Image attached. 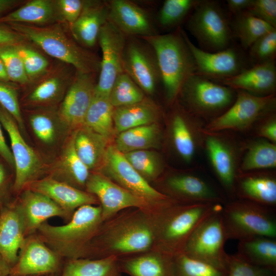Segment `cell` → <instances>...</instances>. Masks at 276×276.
<instances>
[{
    "label": "cell",
    "instance_id": "1",
    "mask_svg": "<svg viewBox=\"0 0 276 276\" xmlns=\"http://www.w3.org/2000/svg\"><path fill=\"white\" fill-rule=\"evenodd\" d=\"M154 247V235L149 210L128 208L103 221L84 258H120Z\"/></svg>",
    "mask_w": 276,
    "mask_h": 276
},
{
    "label": "cell",
    "instance_id": "2",
    "mask_svg": "<svg viewBox=\"0 0 276 276\" xmlns=\"http://www.w3.org/2000/svg\"><path fill=\"white\" fill-rule=\"evenodd\" d=\"M223 204L213 203H181L173 201L151 209L154 247L171 255L182 252L188 239L208 216Z\"/></svg>",
    "mask_w": 276,
    "mask_h": 276
},
{
    "label": "cell",
    "instance_id": "3",
    "mask_svg": "<svg viewBox=\"0 0 276 276\" xmlns=\"http://www.w3.org/2000/svg\"><path fill=\"white\" fill-rule=\"evenodd\" d=\"M103 221L99 205H85L77 209L66 224L55 226L46 221L35 234L63 260L84 258Z\"/></svg>",
    "mask_w": 276,
    "mask_h": 276
},
{
    "label": "cell",
    "instance_id": "4",
    "mask_svg": "<svg viewBox=\"0 0 276 276\" xmlns=\"http://www.w3.org/2000/svg\"><path fill=\"white\" fill-rule=\"evenodd\" d=\"M24 40L32 42L50 56L72 66L77 72H100V60L70 36L59 23L36 26L20 23L7 24Z\"/></svg>",
    "mask_w": 276,
    "mask_h": 276
},
{
    "label": "cell",
    "instance_id": "5",
    "mask_svg": "<svg viewBox=\"0 0 276 276\" xmlns=\"http://www.w3.org/2000/svg\"><path fill=\"white\" fill-rule=\"evenodd\" d=\"M181 30L178 27L172 33L142 37L155 53L166 98L170 104L176 100L185 81L196 71Z\"/></svg>",
    "mask_w": 276,
    "mask_h": 276
},
{
    "label": "cell",
    "instance_id": "6",
    "mask_svg": "<svg viewBox=\"0 0 276 276\" xmlns=\"http://www.w3.org/2000/svg\"><path fill=\"white\" fill-rule=\"evenodd\" d=\"M236 90L195 73L183 83L176 99L206 123L225 112L236 97Z\"/></svg>",
    "mask_w": 276,
    "mask_h": 276
},
{
    "label": "cell",
    "instance_id": "7",
    "mask_svg": "<svg viewBox=\"0 0 276 276\" xmlns=\"http://www.w3.org/2000/svg\"><path fill=\"white\" fill-rule=\"evenodd\" d=\"M274 210L239 199L226 202L221 214L228 239L240 240L254 236L276 238Z\"/></svg>",
    "mask_w": 276,
    "mask_h": 276
},
{
    "label": "cell",
    "instance_id": "8",
    "mask_svg": "<svg viewBox=\"0 0 276 276\" xmlns=\"http://www.w3.org/2000/svg\"><path fill=\"white\" fill-rule=\"evenodd\" d=\"M186 28L204 51L217 52L232 45L229 17L216 1L199 0L187 19Z\"/></svg>",
    "mask_w": 276,
    "mask_h": 276
},
{
    "label": "cell",
    "instance_id": "9",
    "mask_svg": "<svg viewBox=\"0 0 276 276\" xmlns=\"http://www.w3.org/2000/svg\"><path fill=\"white\" fill-rule=\"evenodd\" d=\"M235 100L222 114L206 123L204 130L210 132L245 131L268 114L275 111V95L257 96L237 90Z\"/></svg>",
    "mask_w": 276,
    "mask_h": 276
},
{
    "label": "cell",
    "instance_id": "10",
    "mask_svg": "<svg viewBox=\"0 0 276 276\" xmlns=\"http://www.w3.org/2000/svg\"><path fill=\"white\" fill-rule=\"evenodd\" d=\"M95 171L143 198L152 209L175 201L144 179L114 145L108 146L101 165Z\"/></svg>",
    "mask_w": 276,
    "mask_h": 276
},
{
    "label": "cell",
    "instance_id": "11",
    "mask_svg": "<svg viewBox=\"0 0 276 276\" xmlns=\"http://www.w3.org/2000/svg\"><path fill=\"white\" fill-rule=\"evenodd\" d=\"M203 133V148L212 169L225 192L234 200L243 145H239L225 131L210 132L204 129Z\"/></svg>",
    "mask_w": 276,
    "mask_h": 276
},
{
    "label": "cell",
    "instance_id": "12",
    "mask_svg": "<svg viewBox=\"0 0 276 276\" xmlns=\"http://www.w3.org/2000/svg\"><path fill=\"white\" fill-rule=\"evenodd\" d=\"M221 210L208 216L196 228L183 250L188 256L227 269V254L224 245L228 240Z\"/></svg>",
    "mask_w": 276,
    "mask_h": 276
},
{
    "label": "cell",
    "instance_id": "13",
    "mask_svg": "<svg viewBox=\"0 0 276 276\" xmlns=\"http://www.w3.org/2000/svg\"><path fill=\"white\" fill-rule=\"evenodd\" d=\"M0 122L10 140L15 165L13 191L18 195L41 178L45 169L39 155L25 141L16 121L1 105Z\"/></svg>",
    "mask_w": 276,
    "mask_h": 276
},
{
    "label": "cell",
    "instance_id": "14",
    "mask_svg": "<svg viewBox=\"0 0 276 276\" xmlns=\"http://www.w3.org/2000/svg\"><path fill=\"white\" fill-rule=\"evenodd\" d=\"M76 72L72 66L61 62L51 65L44 74L28 84V89L19 100L20 106L25 110L58 107Z\"/></svg>",
    "mask_w": 276,
    "mask_h": 276
},
{
    "label": "cell",
    "instance_id": "15",
    "mask_svg": "<svg viewBox=\"0 0 276 276\" xmlns=\"http://www.w3.org/2000/svg\"><path fill=\"white\" fill-rule=\"evenodd\" d=\"M182 35L193 55L196 73L215 81L232 77L247 66V58L241 50L233 44L217 52L204 51L196 47L184 30Z\"/></svg>",
    "mask_w": 276,
    "mask_h": 276
},
{
    "label": "cell",
    "instance_id": "16",
    "mask_svg": "<svg viewBox=\"0 0 276 276\" xmlns=\"http://www.w3.org/2000/svg\"><path fill=\"white\" fill-rule=\"evenodd\" d=\"M169 119V137L179 157L191 164L203 148L204 121L186 109L179 102Z\"/></svg>",
    "mask_w": 276,
    "mask_h": 276
},
{
    "label": "cell",
    "instance_id": "17",
    "mask_svg": "<svg viewBox=\"0 0 276 276\" xmlns=\"http://www.w3.org/2000/svg\"><path fill=\"white\" fill-rule=\"evenodd\" d=\"M98 40L102 51V59L95 94L109 97L115 80L124 72L123 57L127 38L108 20L101 28Z\"/></svg>",
    "mask_w": 276,
    "mask_h": 276
},
{
    "label": "cell",
    "instance_id": "18",
    "mask_svg": "<svg viewBox=\"0 0 276 276\" xmlns=\"http://www.w3.org/2000/svg\"><path fill=\"white\" fill-rule=\"evenodd\" d=\"M85 191L98 199L103 221L128 208L152 209L145 199L98 172H90L86 183Z\"/></svg>",
    "mask_w": 276,
    "mask_h": 276
},
{
    "label": "cell",
    "instance_id": "19",
    "mask_svg": "<svg viewBox=\"0 0 276 276\" xmlns=\"http://www.w3.org/2000/svg\"><path fill=\"white\" fill-rule=\"evenodd\" d=\"M145 42L135 38L127 39L123 68L144 93L152 95L161 82V77L155 53Z\"/></svg>",
    "mask_w": 276,
    "mask_h": 276
},
{
    "label": "cell",
    "instance_id": "20",
    "mask_svg": "<svg viewBox=\"0 0 276 276\" xmlns=\"http://www.w3.org/2000/svg\"><path fill=\"white\" fill-rule=\"evenodd\" d=\"M161 183L162 190L159 191L178 203H226L223 196L196 174H170Z\"/></svg>",
    "mask_w": 276,
    "mask_h": 276
},
{
    "label": "cell",
    "instance_id": "21",
    "mask_svg": "<svg viewBox=\"0 0 276 276\" xmlns=\"http://www.w3.org/2000/svg\"><path fill=\"white\" fill-rule=\"evenodd\" d=\"M63 260L36 235L26 237L10 276L60 274Z\"/></svg>",
    "mask_w": 276,
    "mask_h": 276
},
{
    "label": "cell",
    "instance_id": "22",
    "mask_svg": "<svg viewBox=\"0 0 276 276\" xmlns=\"http://www.w3.org/2000/svg\"><path fill=\"white\" fill-rule=\"evenodd\" d=\"M94 75L76 71L71 84L57 108L59 117L71 132L83 125L95 95L96 84Z\"/></svg>",
    "mask_w": 276,
    "mask_h": 276
},
{
    "label": "cell",
    "instance_id": "23",
    "mask_svg": "<svg viewBox=\"0 0 276 276\" xmlns=\"http://www.w3.org/2000/svg\"><path fill=\"white\" fill-rule=\"evenodd\" d=\"M13 201L26 237L35 234L38 227L50 218L58 217L65 222L72 218L50 198L29 189L23 190Z\"/></svg>",
    "mask_w": 276,
    "mask_h": 276
},
{
    "label": "cell",
    "instance_id": "24",
    "mask_svg": "<svg viewBox=\"0 0 276 276\" xmlns=\"http://www.w3.org/2000/svg\"><path fill=\"white\" fill-rule=\"evenodd\" d=\"M25 189L47 196L71 217L75 211L82 206L99 205L98 199L94 195L49 176L33 182Z\"/></svg>",
    "mask_w": 276,
    "mask_h": 276
},
{
    "label": "cell",
    "instance_id": "25",
    "mask_svg": "<svg viewBox=\"0 0 276 276\" xmlns=\"http://www.w3.org/2000/svg\"><path fill=\"white\" fill-rule=\"evenodd\" d=\"M58 107L27 109L31 131L43 148L53 150L62 146L72 132L59 116Z\"/></svg>",
    "mask_w": 276,
    "mask_h": 276
},
{
    "label": "cell",
    "instance_id": "26",
    "mask_svg": "<svg viewBox=\"0 0 276 276\" xmlns=\"http://www.w3.org/2000/svg\"><path fill=\"white\" fill-rule=\"evenodd\" d=\"M235 194L238 199L275 209V175L269 170L238 173Z\"/></svg>",
    "mask_w": 276,
    "mask_h": 276
},
{
    "label": "cell",
    "instance_id": "27",
    "mask_svg": "<svg viewBox=\"0 0 276 276\" xmlns=\"http://www.w3.org/2000/svg\"><path fill=\"white\" fill-rule=\"evenodd\" d=\"M216 82L257 96L275 95V59L254 64L235 76Z\"/></svg>",
    "mask_w": 276,
    "mask_h": 276
},
{
    "label": "cell",
    "instance_id": "28",
    "mask_svg": "<svg viewBox=\"0 0 276 276\" xmlns=\"http://www.w3.org/2000/svg\"><path fill=\"white\" fill-rule=\"evenodd\" d=\"M108 20L126 36L142 37L157 34L147 12L135 3L127 0L108 2Z\"/></svg>",
    "mask_w": 276,
    "mask_h": 276
},
{
    "label": "cell",
    "instance_id": "29",
    "mask_svg": "<svg viewBox=\"0 0 276 276\" xmlns=\"http://www.w3.org/2000/svg\"><path fill=\"white\" fill-rule=\"evenodd\" d=\"M48 171L47 176L85 191L90 171L76 152L74 131L65 141L58 158Z\"/></svg>",
    "mask_w": 276,
    "mask_h": 276
},
{
    "label": "cell",
    "instance_id": "30",
    "mask_svg": "<svg viewBox=\"0 0 276 276\" xmlns=\"http://www.w3.org/2000/svg\"><path fill=\"white\" fill-rule=\"evenodd\" d=\"M108 2L84 1L82 12L69 27L73 38L81 46L94 47L101 28L108 20Z\"/></svg>",
    "mask_w": 276,
    "mask_h": 276
},
{
    "label": "cell",
    "instance_id": "31",
    "mask_svg": "<svg viewBox=\"0 0 276 276\" xmlns=\"http://www.w3.org/2000/svg\"><path fill=\"white\" fill-rule=\"evenodd\" d=\"M118 263L129 276H173L172 255L156 248L118 258Z\"/></svg>",
    "mask_w": 276,
    "mask_h": 276
},
{
    "label": "cell",
    "instance_id": "32",
    "mask_svg": "<svg viewBox=\"0 0 276 276\" xmlns=\"http://www.w3.org/2000/svg\"><path fill=\"white\" fill-rule=\"evenodd\" d=\"M13 201L3 208L0 213V254L11 268L16 263L26 238Z\"/></svg>",
    "mask_w": 276,
    "mask_h": 276
},
{
    "label": "cell",
    "instance_id": "33",
    "mask_svg": "<svg viewBox=\"0 0 276 276\" xmlns=\"http://www.w3.org/2000/svg\"><path fill=\"white\" fill-rule=\"evenodd\" d=\"M162 114L160 106L145 97L140 102L114 108V130L119 133L131 128L158 122Z\"/></svg>",
    "mask_w": 276,
    "mask_h": 276
},
{
    "label": "cell",
    "instance_id": "34",
    "mask_svg": "<svg viewBox=\"0 0 276 276\" xmlns=\"http://www.w3.org/2000/svg\"><path fill=\"white\" fill-rule=\"evenodd\" d=\"M60 21L55 1H30L0 17V22L44 26Z\"/></svg>",
    "mask_w": 276,
    "mask_h": 276
},
{
    "label": "cell",
    "instance_id": "35",
    "mask_svg": "<svg viewBox=\"0 0 276 276\" xmlns=\"http://www.w3.org/2000/svg\"><path fill=\"white\" fill-rule=\"evenodd\" d=\"M74 133L78 156L90 171L97 170L103 160L109 140L84 125Z\"/></svg>",
    "mask_w": 276,
    "mask_h": 276
},
{
    "label": "cell",
    "instance_id": "36",
    "mask_svg": "<svg viewBox=\"0 0 276 276\" xmlns=\"http://www.w3.org/2000/svg\"><path fill=\"white\" fill-rule=\"evenodd\" d=\"M158 122L131 128L118 133L114 146L122 153L161 146L163 134Z\"/></svg>",
    "mask_w": 276,
    "mask_h": 276
},
{
    "label": "cell",
    "instance_id": "37",
    "mask_svg": "<svg viewBox=\"0 0 276 276\" xmlns=\"http://www.w3.org/2000/svg\"><path fill=\"white\" fill-rule=\"evenodd\" d=\"M238 173L273 169L276 167V144L258 138L243 145Z\"/></svg>",
    "mask_w": 276,
    "mask_h": 276
},
{
    "label": "cell",
    "instance_id": "38",
    "mask_svg": "<svg viewBox=\"0 0 276 276\" xmlns=\"http://www.w3.org/2000/svg\"><path fill=\"white\" fill-rule=\"evenodd\" d=\"M237 255L252 265L273 268L276 265V239L254 236L240 240Z\"/></svg>",
    "mask_w": 276,
    "mask_h": 276
},
{
    "label": "cell",
    "instance_id": "39",
    "mask_svg": "<svg viewBox=\"0 0 276 276\" xmlns=\"http://www.w3.org/2000/svg\"><path fill=\"white\" fill-rule=\"evenodd\" d=\"M118 258H78L66 260L59 276H121Z\"/></svg>",
    "mask_w": 276,
    "mask_h": 276
},
{
    "label": "cell",
    "instance_id": "40",
    "mask_svg": "<svg viewBox=\"0 0 276 276\" xmlns=\"http://www.w3.org/2000/svg\"><path fill=\"white\" fill-rule=\"evenodd\" d=\"M229 18L234 37L248 50L259 38L276 28L245 11Z\"/></svg>",
    "mask_w": 276,
    "mask_h": 276
},
{
    "label": "cell",
    "instance_id": "41",
    "mask_svg": "<svg viewBox=\"0 0 276 276\" xmlns=\"http://www.w3.org/2000/svg\"><path fill=\"white\" fill-rule=\"evenodd\" d=\"M114 109L109 97L95 94L83 125L110 140L115 131Z\"/></svg>",
    "mask_w": 276,
    "mask_h": 276
},
{
    "label": "cell",
    "instance_id": "42",
    "mask_svg": "<svg viewBox=\"0 0 276 276\" xmlns=\"http://www.w3.org/2000/svg\"><path fill=\"white\" fill-rule=\"evenodd\" d=\"M123 154L134 169L149 183L157 180L163 175L164 163L156 151L140 150Z\"/></svg>",
    "mask_w": 276,
    "mask_h": 276
},
{
    "label": "cell",
    "instance_id": "43",
    "mask_svg": "<svg viewBox=\"0 0 276 276\" xmlns=\"http://www.w3.org/2000/svg\"><path fill=\"white\" fill-rule=\"evenodd\" d=\"M173 276H226L227 269L190 257L183 252L172 255Z\"/></svg>",
    "mask_w": 276,
    "mask_h": 276
},
{
    "label": "cell",
    "instance_id": "44",
    "mask_svg": "<svg viewBox=\"0 0 276 276\" xmlns=\"http://www.w3.org/2000/svg\"><path fill=\"white\" fill-rule=\"evenodd\" d=\"M145 93L126 73L121 74L115 80L109 98L114 108L135 104L142 101Z\"/></svg>",
    "mask_w": 276,
    "mask_h": 276
},
{
    "label": "cell",
    "instance_id": "45",
    "mask_svg": "<svg viewBox=\"0 0 276 276\" xmlns=\"http://www.w3.org/2000/svg\"><path fill=\"white\" fill-rule=\"evenodd\" d=\"M199 0H166L158 14L160 26L165 29L178 26L187 19Z\"/></svg>",
    "mask_w": 276,
    "mask_h": 276
},
{
    "label": "cell",
    "instance_id": "46",
    "mask_svg": "<svg viewBox=\"0 0 276 276\" xmlns=\"http://www.w3.org/2000/svg\"><path fill=\"white\" fill-rule=\"evenodd\" d=\"M15 47L22 60L29 83L44 74L50 67L51 64L47 58L24 41L15 44Z\"/></svg>",
    "mask_w": 276,
    "mask_h": 276
},
{
    "label": "cell",
    "instance_id": "47",
    "mask_svg": "<svg viewBox=\"0 0 276 276\" xmlns=\"http://www.w3.org/2000/svg\"><path fill=\"white\" fill-rule=\"evenodd\" d=\"M0 58L5 65L10 81L20 85H27L29 83L15 44L0 46Z\"/></svg>",
    "mask_w": 276,
    "mask_h": 276
},
{
    "label": "cell",
    "instance_id": "48",
    "mask_svg": "<svg viewBox=\"0 0 276 276\" xmlns=\"http://www.w3.org/2000/svg\"><path fill=\"white\" fill-rule=\"evenodd\" d=\"M18 88L17 84L13 82L0 81V105L14 119L22 132L25 127Z\"/></svg>",
    "mask_w": 276,
    "mask_h": 276
},
{
    "label": "cell",
    "instance_id": "49",
    "mask_svg": "<svg viewBox=\"0 0 276 276\" xmlns=\"http://www.w3.org/2000/svg\"><path fill=\"white\" fill-rule=\"evenodd\" d=\"M248 50L249 59L254 64L275 59L276 29L261 37Z\"/></svg>",
    "mask_w": 276,
    "mask_h": 276
},
{
    "label": "cell",
    "instance_id": "50",
    "mask_svg": "<svg viewBox=\"0 0 276 276\" xmlns=\"http://www.w3.org/2000/svg\"><path fill=\"white\" fill-rule=\"evenodd\" d=\"M226 276H269V269L248 263L237 255H229L226 258Z\"/></svg>",
    "mask_w": 276,
    "mask_h": 276
},
{
    "label": "cell",
    "instance_id": "51",
    "mask_svg": "<svg viewBox=\"0 0 276 276\" xmlns=\"http://www.w3.org/2000/svg\"><path fill=\"white\" fill-rule=\"evenodd\" d=\"M246 11L276 28L275 0H252Z\"/></svg>",
    "mask_w": 276,
    "mask_h": 276
},
{
    "label": "cell",
    "instance_id": "52",
    "mask_svg": "<svg viewBox=\"0 0 276 276\" xmlns=\"http://www.w3.org/2000/svg\"><path fill=\"white\" fill-rule=\"evenodd\" d=\"M55 2L60 21H64L69 28L80 16L84 1L57 0Z\"/></svg>",
    "mask_w": 276,
    "mask_h": 276
},
{
    "label": "cell",
    "instance_id": "53",
    "mask_svg": "<svg viewBox=\"0 0 276 276\" xmlns=\"http://www.w3.org/2000/svg\"><path fill=\"white\" fill-rule=\"evenodd\" d=\"M256 134L258 138L266 140L276 144V115L275 112H272L259 120Z\"/></svg>",
    "mask_w": 276,
    "mask_h": 276
},
{
    "label": "cell",
    "instance_id": "54",
    "mask_svg": "<svg viewBox=\"0 0 276 276\" xmlns=\"http://www.w3.org/2000/svg\"><path fill=\"white\" fill-rule=\"evenodd\" d=\"M12 191L13 184L10 174L5 163L0 159V206L2 208L13 200L11 199Z\"/></svg>",
    "mask_w": 276,
    "mask_h": 276
},
{
    "label": "cell",
    "instance_id": "55",
    "mask_svg": "<svg viewBox=\"0 0 276 276\" xmlns=\"http://www.w3.org/2000/svg\"><path fill=\"white\" fill-rule=\"evenodd\" d=\"M24 41L23 38L7 24L0 22V46L16 44Z\"/></svg>",
    "mask_w": 276,
    "mask_h": 276
},
{
    "label": "cell",
    "instance_id": "56",
    "mask_svg": "<svg viewBox=\"0 0 276 276\" xmlns=\"http://www.w3.org/2000/svg\"><path fill=\"white\" fill-rule=\"evenodd\" d=\"M252 0H227V10L230 17L245 11L249 8Z\"/></svg>",
    "mask_w": 276,
    "mask_h": 276
},
{
    "label": "cell",
    "instance_id": "57",
    "mask_svg": "<svg viewBox=\"0 0 276 276\" xmlns=\"http://www.w3.org/2000/svg\"><path fill=\"white\" fill-rule=\"evenodd\" d=\"M1 125L0 122V156L12 169L14 170V158L11 150L5 141Z\"/></svg>",
    "mask_w": 276,
    "mask_h": 276
},
{
    "label": "cell",
    "instance_id": "58",
    "mask_svg": "<svg viewBox=\"0 0 276 276\" xmlns=\"http://www.w3.org/2000/svg\"><path fill=\"white\" fill-rule=\"evenodd\" d=\"M20 3L16 0H0V14L14 8Z\"/></svg>",
    "mask_w": 276,
    "mask_h": 276
},
{
    "label": "cell",
    "instance_id": "59",
    "mask_svg": "<svg viewBox=\"0 0 276 276\" xmlns=\"http://www.w3.org/2000/svg\"><path fill=\"white\" fill-rule=\"evenodd\" d=\"M11 269V267L0 254V276H9Z\"/></svg>",
    "mask_w": 276,
    "mask_h": 276
},
{
    "label": "cell",
    "instance_id": "60",
    "mask_svg": "<svg viewBox=\"0 0 276 276\" xmlns=\"http://www.w3.org/2000/svg\"><path fill=\"white\" fill-rule=\"evenodd\" d=\"M0 81H10L5 65L0 58Z\"/></svg>",
    "mask_w": 276,
    "mask_h": 276
},
{
    "label": "cell",
    "instance_id": "61",
    "mask_svg": "<svg viewBox=\"0 0 276 276\" xmlns=\"http://www.w3.org/2000/svg\"><path fill=\"white\" fill-rule=\"evenodd\" d=\"M59 274H49L43 276H59Z\"/></svg>",
    "mask_w": 276,
    "mask_h": 276
},
{
    "label": "cell",
    "instance_id": "62",
    "mask_svg": "<svg viewBox=\"0 0 276 276\" xmlns=\"http://www.w3.org/2000/svg\"><path fill=\"white\" fill-rule=\"evenodd\" d=\"M24 276H43L41 275H24Z\"/></svg>",
    "mask_w": 276,
    "mask_h": 276
},
{
    "label": "cell",
    "instance_id": "63",
    "mask_svg": "<svg viewBox=\"0 0 276 276\" xmlns=\"http://www.w3.org/2000/svg\"><path fill=\"white\" fill-rule=\"evenodd\" d=\"M2 209H3V208H2L1 206H0V213H1V210H2Z\"/></svg>",
    "mask_w": 276,
    "mask_h": 276
},
{
    "label": "cell",
    "instance_id": "64",
    "mask_svg": "<svg viewBox=\"0 0 276 276\" xmlns=\"http://www.w3.org/2000/svg\"><path fill=\"white\" fill-rule=\"evenodd\" d=\"M9 276H10V275H9Z\"/></svg>",
    "mask_w": 276,
    "mask_h": 276
}]
</instances>
